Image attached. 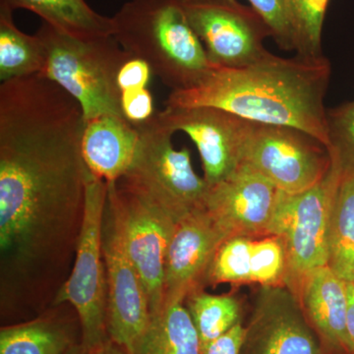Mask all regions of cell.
Instances as JSON below:
<instances>
[{"mask_svg": "<svg viewBox=\"0 0 354 354\" xmlns=\"http://www.w3.org/2000/svg\"><path fill=\"white\" fill-rule=\"evenodd\" d=\"M286 254L283 239L277 235L254 239L251 281L263 288L285 286Z\"/></svg>", "mask_w": 354, "mask_h": 354, "instance_id": "cell-26", "label": "cell"}, {"mask_svg": "<svg viewBox=\"0 0 354 354\" xmlns=\"http://www.w3.org/2000/svg\"><path fill=\"white\" fill-rule=\"evenodd\" d=\"M100 354H133L131 351H128L124 346L116 344L111 339L104 344V348H102Z\"/></svg>", "mask_w": 354, "mask_h": 354, "instance_id": "cell-33", "label": "cell"}, {"mask_svg": "<svg viewBox=\"0 0 354 354\" xmlns=\"http://www.w3.org/2000/svg\"><path fill=\"white\" fill-rule=\"evenodd\" d=\"M185 304L199 335L201 349L241 322V304L232 295H209L200 290L190 293Z\"/></svg>", "mask_w": 354, "mask_h": 354, "instance_id": "cell-23", "label": "cell"}, {"mask_svg": "<svg viewBox=\"0 0 354 354\" xmlns=\"http://www.w3.org/2000/svg\"><path fill=\"white\" fill-rule=\"evenodd\" d=\"M297 55L322 57L324 20L330 0H286Z\"/></svg>", "mask_w": 354, "mask_h": 354, "instance_id": "cell-24", "label": "cell"}, {"mask_svg": "<svg viewBox=\"0 0 354 354\" xmlns=\"http://www.w3.org/2000/svg\"><path fill=\"white\" fill-rule=\"evenodd\" d=\"M329 149H334L344 169H354V101L327 111Z\"/></svg>", "mask_w": 354, "mask_h": 354, "instance_id": "cell-27", "label": "cell"}, {"mask_svg": "<svg viewBox=\"0 0 354 354\" xmlns=\"http://www.w3.org/2000/svg\"><path fill=\"white\" fill-rule=\"evenodd\" d=\"M171 132H183L194 142L209 185L227 178L241 165L255 122L212 106L167 108L157 113Z\"/></svg>", "mask_w": 354, "mask_h": 354, "instance_id": "cell-12", "label": "cell"}, {"mask_svg": "<svg viewBox=\"0 0 354 354\" xmlns=\"http://www.w3.org/2000/svg\"><path fill=\"white\" fill-rule=\"evenodd\" d=\"M64 354H100L95 353V351H90V349L86 348L85 346L81 344V342H77V344L72 346Z\"/></svg>", "mask_w": 354, "mask_h": 354, "instance_id": "cell-34", "label": "cell"}, {"mask_svg": "<svg viewBox=\"0 0 354 354\" xmlns=\"http://www.w3.org/2000/svg\"><path fill=\"white\" fill-rule=\"evenodd\" d=\"M253 241L252 239L241 236L225 239L218 247L209 267L206 286L252 283L251 257Z\"/></svg>", "mask_w": 354, "mask_h": 354, "instance_id": "cell-25", "label": "cell"}, {"mask_svg": "<svg viewBox=\"0 0 354 354\" xmlns=\"http://www.w3.org/2000/svg\"><path fill=\"white\" fill-rule=\"evenodd\" d=\"M79 102L41 74L0 85V248L30 264L82 220L90 171Z\"/></svg>", "mask_w": 354, "mask_h": 354, "instance_id": "cell-1", "label": "cell"}, {"mask_svg": "<svg viewBox=\"0 0 354 354\" xmlns=\"http://www.w3.org/2000/svg\"><path fill=\"white\" fill-rule=\"evenodd\" d=\"M332 162V153L315 137L290 127L255 123L241 164L250 167L278 189L297 194L315 185Z\"/></svg>", "mask_w": 354, "mask_h": 354, "instance_id": "cell-8", "label": "cell"}, {"mask_svg": "<svg viewBox=\"0 0 354 354\" xmlns=\"http://www.w3.org/2000/svg\"><path fill=\"white\" fill-rule=\"evenodd\" d=\"M79 342L73 324L50 314L1 328L0 354H64Z\"/></svg>", "mask_w": 354, "mask_h": 354, "instance_id": "cell-20", "label": "cell"}, {"mask_svg": "<svg viewBox=\"0 0 354 354\" xmlns=\"http://www.w3.org/2000/svg\"><path fill=\"white\" fill-rule=\"evenodd\" d=\"M108 183L90 171L85 206L76 242V259L69 278L58 290L53 305L69 304L80 324L81 344L101 353L109 341L106 266L102 255V221Z\"/></svg>", "mask_w": 354, "mask_h": 354, "instance_id": "cell-6", "label": "cell"}, {"mask_svg": "<svg viewBox=\"0 0 354 354\" xmlns=\"http://www.w3.org/2000/svg\"><path fill=\"white\" fill-rule=\"evenodd\" d=\"M179 1L213 66H245L269 53L264 41L271 30L253 7L239 0Z\"/></svg>", "mask_w": 354, "mask_h": 354, "instance_id": "cell-9", "label": "cell"}, {"mask_svg": "<svg viewBox=\"0 0 354 354\" xmlns=\"http://www.w3.org/2000/svg\"><path fill=\"white\" fill-rule=\"evenodd\" d=\"M249 2L270 28L272 38L279 48L295 50V35L286 0H249Z\"/></svg>", "mask_w": 354, "mask_h": 354, "instance_id": "cell-28", "label": "cell"}, {"mask_svg": "<svg viewBox=\"0 0 354 354\" xmlns=\"http://www.w3.org/2000/svg\"><path fill=\"white\" fill-rule=\"evenodd\" d=\"M285 192L241 164L220 183L209 185L204 209L227 239L277 235Z\"/></svg>", "mask_w": 354, "mask_h": 354, "instance_id": "cell-11", "label": "cell"}, {"mask_svg": "<svg viewBox=\"0 0 354 354\" xmlns=\"http://www.w3.org/2000/svg\"><path fill=\"white\" fill-rule=\"evenodd\" d=\"M10 8L37 14L57 31L81 39L113 37V17L97 13L86 0H0Z\"/></svg>", "mask_w": 354, "mask_h": 354, "instance_id": "cell-18", "label": "cell"}, {"mask_svg": "<svg viewBox=\"0 0 354 354\" xmlns=\"http://www.w3.org/2000/svg\"><path fill=\"white\" fill-rule=\"evenodd\" d=\"M332 162L315 185L283 195L277 236L286 247L285 288L297 298L305 279L329 262L330 216L342 174L341 158L330 149Z\"/></svg>", "mask_w": 354, "mask_h": 354, "instance_id": "cell-7", "label": "cell"}, {"mask_svg": "<svg viewBox=\"0 0 354 354\" xmlns=\"http://www.w3.org/2000/svg\"><path fill=\"white\" fill-rule=\"evenodd\" d=\"M246 328L244 354H326L299 302L285 286L263 288Z\"/></svg>", "mask_w": 354, "mask_h": 354, "instance_id": "cell-14", "label": "cell"}, {"mask_svg": "<svg viewBox=\"0 0 354 354\" xmlns=\"http://www.w3.org/2000/svg\"><path fill=\"white\" fill-rule=\"evenodd\" d=\"M152 75V70L145 62L139 58H130L118 73V84L120 92L147 88Z\"/></svg>", "mask_w": 354, "mask_h": 354, "instance_id": "cell-30", "label": "cell"}, {"mask_svg": "<svg viewBox=\"0 0 354 354\" xmlns=\"http://www.w3.org/2000/svg\"><path fill=\"white\" fill-rule=\"evenodd\" d=\"M106 202L118 218L128 257L145 286L152 315L164 304L165 258L176 223L118 181L108 183Z\"/></svg>", "mask_w": 354, "mask_h": 354, "instance_id": "cell-10", "label": "cell"}, {"mask_svg": "<svg viewBox=\"0 0 354 354\" xmlns=\"http://www.w3.org/2000/svg\"><path fill=\"white\" fill-rule=\"evenodd\" d=\"M247 328L239 323L218 339L201 349V354H241L245 342Z\"/></svg>", "mask_w": 354, "mask_h": 354, "instance_id": "cell-31", "label": "cell"}, {"mask_svg": "<svg viewBox=\"0 0 354 354\" xmlns=\"http://www.w3.org/2000/svg\"><path fill=\"white\" fill-rule=\"evenodd\" d=\"M102 255L108 291L109 337L132 353L150 322V304L143 281L125 251L118 218L108 202L102 221Z\"/></svg>", "mask_w": 354, "mask_h": 354, "instance_id": "cell-13", "label": "cell"}, {"mask_svg": "<svg viewBox=\"0 0 354 354\" xmlns=\"http://www.w3.org/2000/svg\"><path fill=\"white\" fill-rule=\"evenodd\" d=\"M330 64L324 55L283 58L268 53L241 67L213 66L194 86L171 91L167 108L212 106L260 124L297 128L329 148L324 100Z\"/></svg>", "mask_w": 354, "mask_h": 354, "instance_id": "cell-2", "label": "cell"}, {"mask_svg": "<svg viewBox=\"0 0 354 354\" xmlns=\"http://www.w3.org/2000/svg\"><path fill=\"white\" fill-rule=\"evenodd\" d=\"M348 306L346 327H348V335L351 351L354 354V283H348Z\"/></svg>", "mask_w": 354, "mask_h": 354, "instance_id": "cell-32", "label": "cell"}, {"mask_svg": "<svg viewBox=\"0 0 354 354\" xmlns=\"http://www.w3.org/2000/svg\"><path fill=\"white\" fill-rule=\"evenodd\" d=\"M328 266L344 281L354 283V169H344L335 194Z\"/></svg>", "mask_w": 354, "mask_h": 354, "instance_id": "cell-21", "label": "cell"}, {"mask_svg": "<svg viewBox=\"0 0 354 354\" xmlns=\"http://www.w3.org/2000/svg\"><path fill=\"white\" fill-rule=\"evenodd\" d=\"M139 140L137 127L123 116L104 114L86 121L82 153L88 171L106 183L120 180L131 167Z\"/></svg>", "mask_w": 354, "mask_h": 354, "instance_id": "cell-17", "label": "cell"}, {"mask_svg": "<svg viewBox=\"0 0 354 354\" xmlns=\"http://www.w3.org/2000/svg\"><path fill=\"white\" fill-rule=\"evenodd\" d=\"M36 35L46 55L41 75L79 102L85 121L104 114L123 116L118 77L132 57L113 37L77 39L46 22Z\"/></svg>", "mask_w": 354, "mask_h": 354, "instance_id": "cell-4", "label": "cell"}, {"mask_svg": "<svg viewBox=\"0 0 354 354\" xmlns=\"http://www.w3.org/2000/svg\"><path fill=\"white\" fill-rule=\"evenodd\" d=\"M227 239L205 209L177 221L165 267V302L185 301L206 286L209 269L221 244Z\"/></svg>", "mask_w": 354, "mask_h": 354, "instance_id": "cell-15", "label": "cell"}, {"mask_svg": "<svg viewBox=\"0 0 354 354\" xmlns=\"http://www.w3.org/2000/svg\"><path fill=\"white\" fill-rule=\"evenodd\" d=\"M133 354H201L199 335L185 301L165 302L151 315Z\"/></svg>", "mask_w": 354, "mask_h": 354, "instance_id": "cell-19", "label": "cell"}, {"mask_svg": "<svg viewBox=\"0 0 354 354\" xmlns=\"http://www.w3.org/2000/svg\"><path fill=\"white\" fill-rule=\"evenodd\" d=\"M44 48L36 34L20 31L13 19V11L0 4V80L41 74L44 65Z\"/></svg>", "mask_w": 354, "mask_h": 354, "instance_id": "cell-22", "label": "cell"}, {"mask_svg": "<svg viewBox=\"0 0 354 354\" xmlns=\"http://www.w3.org/2000/svg\"><path fill=\"white\" fill-rule=\"evenodd\" d=\"M121 109L123 116L132 124L145 122L155 115L153 95L147 88L121 92Z\"/></svg>", "mask_w": 354, "mask_h": 354, "instance_id": "cell-29", "label": "cell"}, {"mask_svg": "<svg viewBox=\"0 0 354 354\" xmlns=\"http://www.w3.org/2000/svg\"><path fill=\"white\" fill-rule=\"evenodd\" d=\"M135 127L138 150L118 183L176 223L204 208L209 184L193 169L189 151L174 148V133L160 122L157 113Z\"/></svg>", "mask_w": 354, "mask_h": 354, "instance_id": "cell-5", "label": "cell"}, {"mask_svg": "<svg viewBox=\"0 0 354 354\" xmlns=\"http://www.w3.org/2000/svg\"><path fill=\"white\" fill-rule=\"evenodd\" d=\"M348 283L325 266L307 277L297 297L326 354H353L346 327Z\"/></svg>", "mask_w": 354, "mask_h": 354, "instance_id": "cell-16", "label": "cell"}, {"mask_svg": "<svg viewBox=\"0 0 354 354\" xmlns=\"http://www.w3.org/2000/svg\"><path fill=\"white\" fill-rule=\"evenodd\" d=\"M113 20L121 48L171 91L192 87L212 67L179 0H129Z\"/></svg>", "mask_w": 354, "mask_h": 354, "instance_id": "cell-3", "label": "cell"}]
</instances>
